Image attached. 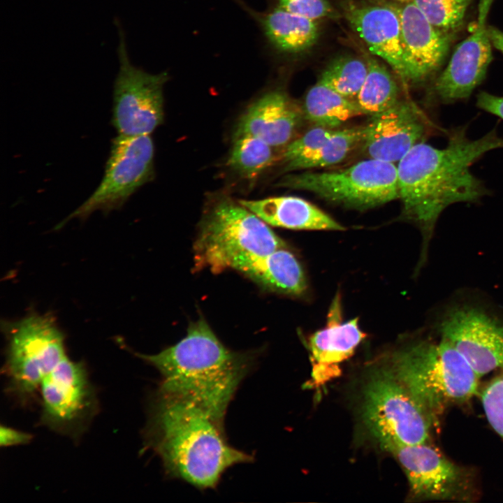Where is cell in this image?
<instances>
[{
	"label": "cell",
	"instance_id": "cell-16",
	"mask_svg": "<svg viewBox=\"0 0 503 503\" xmlns=\"http://www.w3.org/2000/svg\"><path fill=\"white\" fill-rule=\"evenodd\" d=\"M426 133V119L416 105L399 100L364 126L363 151L370 158L398 163Z\"/></svg>",
	"mask_w": 503,
	"mask_h": 503
},
{
	"label": "cell",
	"instance_id": "cell-34",
	"mask_svg": "<svg viewBox=\"0 0 503 503\" xmlns=\"http://www.w3.org/2000/svg\"><path fill=\"white\" fill-rule=\"evenodd\" d=\"M488 33L493 47L503 54V31L494 26L488 25Z\"/></svg>",
	"mask_w": 503,
	"mask_h": 503
},
{
	"label": "cell",
	"instance_id": "cell-18",
	"mask_svg": "<svg viewBox=\"0 0 503 503\" xmlns=\"http://www.w3.org/2000/svg\"><path fill=\"white\" fill-rule=\"evenodd\" d=\"M300 111L288 96L281 90L264 94L241 116L234 137L250 136L272 147L291 142L299 123Z\"/></svg>",
	"mask_w": 503,
	"mask_h": 503
},
{
	"label": "cell",
	"instance_id": "cell-20",
	"mask_svg": "<svg viewBox=\"0 0 503 503\" xmlns=\"http://www.w3.org/2000/svg\"><path fill=\"white\" fill-rule=\"evenodd\" d=\"M239 202L268 225L300 230L344 229L309 202L296 196H277Z\"/></svg>",
	"mask_w": 503,
	"mask_h": 503
},
{
	"label": "cell",
	"instance_id": "cell-6",
	"mask_svg": "<svg viewBox=\"0 0 503 503\" xmlns=\"http://www.w3.org/2000/svg\"><path fill=\"white\" fill-rule=\"evenodd\" d=\"M362 411L367 430L388 451L429 441L431 417L389 368L370 377Z\"/></svg>",
	"mask_w": 503,
	"mask_h": 503
},
{
	"label": "cell",
	"instance_id": "cell-33",
	"mask_svg": "<svg viewBox=\"0 0 503 503\" xmlns=\"http://www.w3.org/2000/svg\"><path fill=\"white\" fill-rule=\"evenodd\" d=\"M476 105L479 108L503 119L502 96L481 92L477 96Z\"/></svg>",
	"mask_w": 503,
	"mask_h": 503
},
{
	"label": "cell",
	"instance_id": "cell-1",
	"mask_svg": "<svg viewBox=\"0 0 503 503\" xmlns=\"http://www.w3.org/2000/svg\"><path fill=\"white\" fill-rule=\"evenodd\" d=\"M499 148H503V138L495 129L472 140L464 129H460L450 133L444 148L421 142L398 162L402 214L421 228L425 247L439 215L447 207L475 202L487 194L470 167L486 152Z\"/></svg>",
	"mask_w": 503,
	"mask_h": 503
},
{
	"label": "cell",
	"instance_id": "cell-21",
	"mask_svg": "<svg viewBox=\"0 0 503 503\" xmlns=\"http://www.w3.org/2000/svg\"><path fill=\"white\" fill-rule=\"evenodd\" d=\"M233 268L270 291L297 296L307 288L303 270L295 256L282 248L266 255L244 257Z\"/></svg>",
	"mask_w": 503,
	"mask_h": 503
},
{
	"label": "cell",
	"instance_id": "cell-13",
	"mask_svg": "<svg viewBox=\"0 0 503 503\" xmlns=\"http://www.w3.org/2000/svg\"><path fill=\"white\" fill-rule=\"evenodd\" d=\"M389 452L402 465L416 497L465 501L472 497L469 472L428 443L400 446Z\"/></svg>",
	"mask_w": 503,
	"mask_h": 503
},
{
	"label": "cell",
	"instance_id": "cell-30",
	"mask_svg": "<svg viewBox=\"0 0 503 503\" xmlns=\"http://www.w3.org/2000/svg\"><path fill=\"white\" fill-rule=\"evenodd\" d=\"M481 400L488 422L503 437V373L485 388Z\"/></svg>",
	"mask_w": 503,
	"mask_h": 503
},
{
	"label": "cell",
	"instance_id": "cell-14",
	"mask_svg": "<svg viewBox=\"0 0 503 503\" xmlns=\"http://www.w3.org/2000/svg\"><path fill=\"white\" fill-rule=\"evenodd\" d=\"M493 1L480 0L472 32L456 47L446 67L435 80L433 93L442 103L468 98L485 78L493 58L487 19Z\"/></svg>",
	"mask_w": 503,
	"mask_h": 503
},
{
	"label": "cell",
	"instance_id": "cell-22",
	"mask_svg": "<svg viewBox=\"0 0 503 503\" xmlns=\"http://www.w3.org/2000/svg\"><path fill=\"white\" fill-rule=\"evenodd\" d=\"M244 6L259 24L268 42L281 52L299 53L312 47L317 41L316 20L278 6L261 13Z\"/></svg>",
	"mask_w": 503,
	"mask_h": 503
},
{
	"label": "cell",
	"instance_id": "cell-28",
	"mask_svg": "<svg viewBox=\"0 0 503 503\" xmlns=\"http://www.w3.org/2000/svg\"><path fill=\"white\" fill-rule=\"evenodd\" d=\"M414 3L428 21L442 32L456 35L474 0H395Z\"/></svg>",
	"mask_w": 503,
	"mask_h": 503
},
{
	"label": "cell",
	"instance_id": "cell-12",
	"mask_svg": "<svg viewBox=\"0 0 503 503\" xmlns=\"http://www.w3.org/2000/svg\"><path fill=\"white\" fill-rule=\"evenodd\" d=\"M41 421L52 430L80 432L95 409V395L85 365L68 356L42 379Z\"/></svg>",
	"mask_w": 503,
	"mask_h": 503
},
{
	"label": "cell",
	"instance_id": "cell-25",
	"mask_svg": "<svg viewBox=\"0 0 503 503\" xmlns=\"http://www.w3.org/2000/svg\"><path fill=\"white\" fill-rule=\"evenodd\" d=\"M272 147L253 136H235L227 165L245 178H255L273 163Z\"/></svg>",
	"mask_w": 503,
	"mask_h": 503
},
{
	"label": "cell",
	"instance_id": "cell-3",
	"mask_svg": "<svg viewBox=\"0 0 503 503\" xmlns=\"http://www.w3.org/2000/svg\"><path fill=\"white\" fill-rule=\"evenodd\" d=\"M137 356L161 374L159 392L192 401L221 420L256 358L226 347L203 317L174 345Z\"/></svg>",
	"mask_w": 503,
	"mask_h": 503
},
{
	"label": "cell",
	"instance_id": "cell-29",
	"mask_svg": "<svg viewBox=\"0 0 503 503\" xmlns=\"http://www.w3.org/2000/svg\"><path fill=\"white\" fill-rule=\"evenodd\" d=\"M335 130L316 126L288 143L282 156L285 170H291L295 163L312 154Z\"/></svg>",
	"mask_w": 503,
	"mask_h": 503
},
{
	"label": "cell",
	"instance_id": "cell-2",
	"mask_svg": "<svg viewBox=\"0 0 503 503\" xmlns=\"http://www.w3.org/2000/svg\"><path fill=\"white\" fill-rule=\"evenodd\" d=\"M148 432L166 474L200 489L216 487L228 468L254 460L229 444L224 420L176 395L159 391Z\"/></svg>",
	"mask_w": 503,
	"mask_h": 503
},
{
	"label": "cell",
	"instance_id": "cell-7",
	"mask_svg": "<svg viewBox=\"0 0 503 503\" xmlns=\"http://www.w3.org/2000/svg\"><path fill=\"white\" fill-rule=\"evenodd\" d=\"M1 327L8 342L5 366L10 386L27 398L67 356L64 335L49 313L31 312L16 321H4Z\"/></svg>",
	"mask_w": 503,
	"mask_h": 503
},
{
	"label": "cell",
	"instance_id": "cell-10",
	"mask_svg": "<svg viewBox=\"0 0 503 503\" xmlns=\"http://www.w3.org/2000/svg\"><path fill=\"white\" fill-rule=\"evenodd\" d=\"M115 23L119 68L113 85L112 124L120 136L150 135L163 122V89L168 75L150 73L133 65L124 30L117 20Z\"/></svg>",
	"mask_w": 503,
	"mask_h": 503
},
{
	"label": "cell",
	"instance_id": "cell-9",
	"mask_svg": "<svg viewBox=\"0 0 503 503\" xmlns=\"http://www.w3.org/2000/svg\"><path fill=\"white\" fill-rule=\"evenodd\" d=\"M154 143L150 135H118L111 141L103 179L92 195L56 229L69 220L87 219L94 212L105 214L121 208L154 175Z\"/></svg>",
	"mask_w": 503,
	"mask_h": 503
},
{
	"label": "cell",
	"instance_id": "cell-31",
	"mask_svg": "<svg viewBox=\"0 0 503 503\" xmlns=\"http://www.w3.org/2000/svg\"><path fill=\"white\" fill-rule=\"evenodd\" d=\"M277 6L314 20L337 18L338 14L328 0H276Z\"/></svg>",
	"mask_w": 503,
	"mask_h": 503
},
{
	"label": "cell",
	"instance_id": "cell-11",
	"mask_svg": "<svg viewBox=\"0 0 503 503\" xmlns=\"http://www.w3.org/2000/svg\"><path fill=\"white\" fill-rule=\"evenodd\" d=\"M437 330L480 378L503 369V321L481 306L453 305L446 309Z\"/></svg>",
	"mask_w": 503,
	"mask_h": 503
},
{
	"label": "cell",
	"instance_id": "cell-5",
	"mask_svg": "<svg viewBox=\"0 0 503 503\" xmlns=\"http://www.w3.org/2000/svg\"><path fill=\"white\" fill-rule=\"evenodd\" d=\"M286 244L267 223L239 201L221 196L206 207L194 245L197 268L218 272L238 260L266 255Z\"/></svg>",
	"mask_w": 503,
	"mask_h": 503
},
{
	"label": "cell",
	"instance_id": "cell-19",
	"mask_svg": "<svg viewBox=\"0 0 503 503\" xmlns=\"http://www.w3.org/2000/svg\"><path fill=\"white\" fill-rule=\"evenodd\" d=\"M340 296L333 301L326 326L314 333L309 341L314 362L313 374L321 380L335 373V364L352 355L365 335L355 318L342 323Z\"/></svg>",
	"mask_w": 503,
	"mask_h": 503
},
{
	"label": "cell",
	"instance_id": "cell-8",
	"mask_svg": "<svg viewBox=\"0 0 503 503\" xmlns=\"http://www.w3.org/2000/svg\"><path fill=\"white\" fill-rule=\"evenodd\" d=\"M277 185L307 191L328 202L361 210L399 198L397 166L372 158L344 169L288 175Z\"/></svg>",
	"mask_w": 503,
	"mask_h": 503
},
{
	"label": "cell",
	"instance_id": "cell-26",
	"mask_svg": "<svg viewBox=\"0 0 503 503\" xmlns=\"http://www.w3.org/2000/svg\"><path fill=\"white\" fill-rule=\"evenodd\" d=\"M363 135L364 126L336 129L317 150L295 163L291 170L337 164L363 142Z\"/></svg>",
	"mask_w": 503,
	"mask_h": 503
},
{
	"label": "cell",
	"instance_id": "cell-4",
	"mask_svg": "<svg viewBox=\"0 0 503 503\" xmlns=\"http://www.w3.org/2000/svg\"><path fill=\"white\" fill-rule=\"evenodd\" d=\"M389 370L432 419L474 395L479 377L465 358L440 337L421 338L391 357Z\"/></svg>",
	"mask_w": 503,
	"mask_h": 503
},
{
	"label": "cell",
	"instance_id": "cell-15",
	"mask_svg": "<svg viewBox=\"0 0 503 503\" xmlns=\"http://www.w3.org/2000/svg\"><path fill=\"white\" fill-rule=\"evenodd\" d=\"M398 13L406 65V84H419L441 68L456 35L435 27L409 1L388 2Z\"/></svg>",
	"mask_w": 503,
	"mask_h": 503
},
{
	"label": "cell",
	"instance_id": "cell-32",
	"mask_svg": "<svg viewBox=\"0 0 503 503\" xmlns=\"http://www.w3.org/2000/svg\"><path fill=\"white\" fill-rule=\"evenodd\" d=\"M32 435L13 428L1 425L0 428V445L8 447L28 444Z\"/></svg>",
	"mask_w": 503,
	"mask_h": 503
},
{
	"label": "cell",
	"instance_id": "cell-27",
	"mask_svg": "<svg viewBox=\"0 0 503 503\" xmlns=\"http://www.w3.org/2000/svg\"><path fill=\"white\" fill-rule=\"evenodd\" d=\"M367 71V61L351 56L340 57L326 66L319 80L340 94L351 99L358 94Z\"/></svg>",
	"mask_w": 503,
	"mask_h": 503
},
{
	"label": "cell",
	"instance_id": "cell-23",
	"mask_svg": "<svg viewBox=\"0 0 503 503\" xmlns=\"http://www.w3.org/2000/svg\"><path fill=\"white\" fill-rule=\"evenodd\" d=\"M306 117L316 126L335 129L346 121L363 115L355 101L345 97L319 80L305 99Z\"/></svg>",
	"mask_w": 503,
	"mask_h": 503
},
{
	"label": "cell",
	"instance_id": "cell-17",
	"mask_svg": "<svg viewBox=\"0 0 503 503\" xmlns=\"http://www.w3.org/2000/svg\"><path fill=\"white\" fill-rule=\"evenodd\" d=\"M342 9L370 51L384 60L406 84V65L398 13L388 3L366 4L344 0Z\"/></svg>",
	"mask_w": 503,
	"mask_h": 503
},
{
	"label": "cell",
	"instance_id": "cell-24",
	"mask_svg": "<svg viewBox=\"0 0 503 503\" xmlns=\"http://www.w3.org/2000/svg\"><path fill=\"white\" fill-rule=\"evenodd\" d=\"M368 71L355 101L363 115L374 116L394 105L399 89L389 71L377 59L367 60Z\"/></svg>",
	"mask_w": 503,
	"mask_h": 503
}]
</instances>
